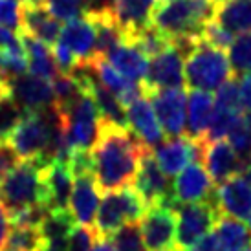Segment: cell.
<instances>
[{
	"instance_id": "1",
	"label": "cell",
	"mask_w": 251,
	"mask_h": 251,
	"mask_svg": "<svg viewBox=\"0 0 251 251\" xmlns=\"http://www.w3.org/2000/svg\"><path fill=\"white\" fill-rule=\"evenodd\" d=\"M147 149L149 147L143 145L128 126H119L101 119L98 141L92 149L98 187L106 193L132 185Z\"/></svg>"
},
{
	"instance_id": "2",
	"label": "cell",
	"mask_w": 251,
	"mask_h": 251,
	"mask_svg": "<svg viewBox=\"0 0 251 251\" xmlns=\"http://www.w3.org/2000/svg\"><path fill=\"white\" fill-rule=\"evenodd\" d=\"M215 0H158L149 24L171 41L181 37H200L205 22L215 19Z\"/></svg>"
},
{
	"instance_id": "3",
	"label": "cell",
	"mask_w": 251,
	"mask_h": 251,
	"mask_svg": "<svg viewBox=\"0 0 251 251\" xmlns=\"http://www.w3.org/2000/svg\"><path fill=\"white\" fill-rule=\"evenodd\" d=\"M42 167L37 160H21L0 180V200L7 211L33 203L46 207Z\"/></svg>"
},
{
	"instance_id": "4",
	"label": "cell",
	"mask_w": 251,
	"mask_h": 251,
	"mask_svg": "<svg viewBox=\"0 0 251 251\" xmlns=\"http://www.w3.org/2000/svg\"><path fill=\"white\" fill-rule=\"evenodd\" d=\"M57 112L63 121L64 134L70 143L72 152H92L98 141L101 118L90 92L83 90L70 105L57 108Z\"/></svg>"
},
{
	"instance_id": "5",
	"label": "cell",
	"mask_w": 251,
	"mask_h": 251,
	"mask_svg": "<svg viewBox=\"0 0 251 251\" xmlns=\"http://www.w3.org/2000/svg\"><path fill=\"white\" fill-rule=\"evenodd\" d=\"M183 74L185 83L191 88L213 92L231 77V64L224 50L215 48L200 39L185 55Z\"/></svg>"
},
{
	"instance_id": "6",
	"label": "cell",
	"mask_w": 251,
	"mask_h": 251,
	"mask_svg": "<svg viewBox=\"0 0 251 251\" xmlns=\"http://www.w3.org/2000/svg\"><path fill=\"white\" fill-rule=\"evenodd\" d=\"M55 119V106L42 112H24L6 143L13 149L19 160H37L42 163Z\"/></svg>"
},
{
	"instance_id": "7",
	"label": "cell",
	"mask_w": 251,
	"mask_h": 251,
	"mask_svg": "<svg viewBox=\"0 0 251 251\" xmlns=\"http://www.w3.org/2000/svg\"><path fill=\"white\" fill-rule=\"evenodd\" d=\"M147 209L149 205L134 185L106 191L96 215V229L99 237L110 238L125 224L141 220Z\"/></svg>"
},
{
	"instance_id": "8",
	"label": "cell",
	"mask_w": 251,
	"mask_h": 251,
	"mask_svg": "<svg viewBox=\"0 0 251 251\" xmlns=\"http://www.w3.org/2000/svg\"><path fill=\"white\" fill-rule=\"evenodd\" d=\"M220 211L216 207L215 195L211 200L195 203H183L176 209V251H189L193 246L211 233L220 218Z\"/></svg>"
},
{
	"instance_id": "9",
	"label": "cell",
	"mask_w": 251,
	"mask_h": 251,
	"mask_svg": "<svg viewBox=\"0 0 251 251\" xmlns=\"http://www.w3.org/2000/svg\"><path fill=\"white\" fill-rule=\"evenodd\" d=\"M176 207L171 203L151 205L141 216V237L147 251H176Z\"/></svg>"
},
{
	"instance_id": "10",
	"label": "cell",
	"mask_w": 251,
	"mask_h": 251,
	"mask_svg": "<svg viewBox=\"0 0 251 251\" xmlns=\"http://www.w3.org/2000/svg\"><path fill=\"white\" fill-rule=\"evenodd\" d=\"M145 96L151 99L154 112L160 119V125L165 136L176 138L185 132V103L187 94L181 88H158L147 90Z\"/></svg>"
},
{
	"instance_id": "11",
	"label": "cell",
	"mask_w": 251,
	"mask_h": 251,
	"mask_svg": "<svg viewBox=\"0 0 251 251\" xmlns=\"http://www.w3.org/2000/svg\"><path fill=\"white\" fill-rule=\"evenodd\" d=\"M215 195V181L211 180L207 169L198 161H191V165L176 175L175 183L171 185V203L183 205L211 200Z\"/></svg>"
},
{
	"instance_id": "12",
	"label": "cell",
	"mask_w": 251,
	"mask_h": 251,
	"mask_svg": "<svg viewBox=\"0 0 251 251\" xmlns=\"http://www.w3.org/2000/svg\"><path fill=\"white\" fill-rule=\"evenodd\" d=\"M183 59L185 55L175 42L165 51L152 57L149 64V72L143 81V90H158V88H181L185 84L183 74Z\"/></svg>"
},
{
	"instance_id": "13",
	"label": "cell",
	"mask_w": 251,
	"mask_h": 251,
	"mask_svg": "<svg viewBox=\"0 0 251 251\" xmlns=\"http://www.w3.org/2000/svg\"><path fill=\"white\" fill-rule=\"evenodd\" d=\"M203 141L191 140L189 136H176L156 145L154 158L167 176L180 175L191 161L202 160Z\"/></svg>"
},
{
	"instance_id": "14",
	"label": "cell",
	"mask_w": 251,
	"mask_h": 251,
	"mask_svg": "<svg viewBox=\"0 0 251 251\" xmlns=\"http://www.w3.org/2000/svg\"><path fill=\"white\" fill-rule=\"evenodd\" d=\"M134 189L140 193L149 207L163 202L171 203V183L154 158L152 149H147L141 158L140 171L134 180Z\"/></svg>"
},
{
	"instance_id": "15",
	"label": "cell",
	"mask_w": 251,
	"mask_h": 251,
	"mask_svg": "<svg viewBox=\"0 0 251 251\" xmlns=\"http://www.w3.org/2000/svg\"><path fill=\"white\" fill-rule=\"evenodd\" d=\"M215 202L220 215L233 216L242 222L251 218V185L244 176L235 175L222 181L215 191Z\"/></svg>"
},
{
	"instance_id": "16",
	"label": "cell",
	"mask_w": 251,
	"mask_h": 251,
	"mask_svg": "<svg viewBox=\"0 0 251 251\" xmlns=\"http://www.w3.org/2000/svg\"><path fill=\"white\" fill-rule=\"evenodd\" d=\"M9 90H11V98L21 106L22 112H42L55 105L51 83L31 74L17 77L9 84Z\"/></svg>"
},
{
	"instance_id": "17",
	"label": "cell",
	"mask_w": 251,
	"mask_h": 251,
	"mask_svg": "<svg viewBox=\"0 0 251 251\" xmlns=\"http://www.w3.org/2000/svg\"><path fill=\"white\" fill-rule=\"evenodd\" d=\"M99 209V187L94 171L74 175V189L70 196V211L79 226L92 227Z\"/></svg>"
},
{
	"instance_id": "18",
	"label": "cell",
	"mask_w": 251,
	"mask_h": 251,
	"mask_svg": "<svg viewBox=\"0 0 251 251\" xmlns=\"http://www.w3.org/2000/svg\"><path fill=\"white\" fill-rule=\"evenodd\" d=\"M126 123H128V128L138 136V140L149 149L160 145L165 138V132L160 125V119L156 116L152 103L147 96H141L134 103L128 105Z\"/></svg>"
},
{
	"instance_id": "19",
	"label": "cell",
	"mask_w": 251,
	"mask_h": 251,
	"mask_svg": "<svg viewBox=\"0 0 251 251\" xmlns=\"http://www.w3.org/2000/svg\"><path fill=\"white\" fill-rule=\"evenodd\" d=\"M42 181H44V189H46V209H68L72 189H74V173H72L70 163L51 161L48 165H44Z\"/></svg>"
},
{
	"instance_id": "20",
	"label": "cell",
	"mask_w": 251,
	"mask_h": 251,
	"mask_svg": "<svg viewBox=\"0 0 251 251\" xmlns=\"http://www.w3.org/2000/svg\"><path fill=\"white\" fill-rule=\"evenodd\" d=\"M57 42L70 50L79 64L90 63L96 55V26L86 15L68 21Z\"/></svg>"
},
{
	"instance_id": "21",
	"label": "cell",
	"mask_w": 251,
	"mask_h": 251,
	"mask_svg": "<svg viewBox=\"0 0 251 251\" xmlns=\"http://www.w3.org/2000/svg\"><path fill=\"white\" fill-rule=\"evenodd\" d=\"M202 160L215 185H220L222 181L229 180L231 176L242 173V163H240L238 154L224 140L213 141V143L203 141Z\"/></svg>"
},
{
	"instance_id": "22",
	"label": "cell",
	"mask_w": 251,
	"mask_h": 251,
	"mask_svg": "<svg viewBox=\"0 0 251 251\" xmlns=\"http://www.w3.org/2000/svg\"><path fill=\"white\" fill-rule=\"evenodd\" d=\"M90 66L99 83L103 84L105 88H108L119 99V103L123 106H128L138 98L145 96L143 83H136V81H130L125 75H121L105 57H92Z\"/></svg>"
},
{
	"instance_id": "23",
	"label": "cell",
	"mask_w": 251,
	"mask_h": 251,
	"mask_svg": "<svg viewBox=\"0 0 251 251\" xmlns=\"http://www.w3.org/2000/svg\"><path fill=\"white\" fill-rule=\"evenodd\" d=\"M61 21L50 13L42 4L24 6L22 4V33L35 37L46 46H55L61 37Z\"/></svg>"
},
{
	"instance_id": "24",
	"label": "cell",
	"mask_w": 251,
	"mask_h": 251,
	"mask_svg": "<svg viewBox=\"0 0 251 251\" xmlns=\"http://www.w3.org/2000/svg\"><path fill=\"white\" fill-rule=\"evenodd\" d=\"M215 110V98L211 92L205 90H193L187 96V136L191 140L202 141L209 121Z\"/></svg>"
},
{
	"instance_id": "25",
	"label": "cell",
	"mask_w": 251,
	"mask_h": 251,
	"mask_svg": "<svg viewBox=\"0 0 251 251\" xmlns=\"http://www.w3.org/2000/svg\"><path fill=\"white\" fill-rule=\"evenodd\" d=\"M106 61L116 68V70L125 75L130 81L136 83H143L149 72V61L143 51L128 44V42H121L114 50L108 51V55L105 57Z\"/></svg>"
},
{
	"instance_id": "26",
	"label": "cell",
	"mask_w": 251,
	"mask_h": 251,
	"mask_svg": "<svg viewBox=\"0 0 251 251\" xmlns=\"http://www.w3.org/2000/svg\"><path fill=\"white\" fill-rule=\"evenodd\" d=\"M21 41L26 51V59H28V70L31 75L46 79V81H53L61 70L55 63V57L51 55L50 46L44 42L37 41L35 37L22 33L21 31Z\"/></svg>"
},
{
	"instance_id": "27",
	"label": "cell",
	"mask_w": 251,
	"mask_h": 251,
	"mask_svg": "<svg viewBox=\"0 0 251 251\" xmlns=\"http://www.w3.org/2000/svg\"><path fill=\"white\" fill-rule=\"evenodd\" d=\"M215 21L231 33H251V0L218 2Z\"/></svg>"
},
{
	"instance_id": "28",
	"label": "cell",
	"mask_w": 251,
	"mask_h": 251,
	"mask_svg": "<svg viewBox=\"0 0 251 251\" xmlns=\"http://www.w3.org/2000/svg\"><path fill=\"white\" fill-rule=\"evenodd\" d=\"M75 218H74L70 209L48 211L46 216H44V222L41 226L42 235L48 242V250L64 251L66 240H68L70 233L75 227Z\"/></svg>"
},
{
	"instance_id": "29",
	"label": "cell",
	"mask_w": 251,
	"mask_h": 251,
	"mask_svg": "<svg viewBox=\"0 0 251 251\" xmlns=\"http://www.w3.org/2000/svg\"><path fill=\"white\" fill-rule=\"evenodd\" d=\"M158 0H112V11L123 29L140 28L149 22Z\"/></svg>"
},
{
	"instance_id": "30",
	"label": "cell",
	"mask_w": 251,
	"mask_h": 251,
	"mask_svg": "<svg viewBox=\"0 0 251 251\" xmlns=\"http://www.w3.org/2000/svg\"><path fill=\"white\" fill-rule=\"evenodd\" d=\"M222 250H242L251 246V229L242 220L222 215L215 226Z\"/></svg>"
},
{
	"instance_id": "31",
	"label": "cell",
	"mask_w": 251,
	"mask_h": 251,
	"mask_svg": "<svg viewBox=\"0 0 251 251\" xmlns=\"http://www.w3.org/2000/svg\"><path fill=\"white\" fill-rule=\"evenodd\" d=\"M48 242L41 227H11L2 251H44Z\"/></svg>"
},
{
	"instance_id": "32",
	"label": "cell",
	"mask_w": 251,
	"mask_h": 251,
	"mask_svg": "<svg viewBox=\"0 0 251 251\" xmlns=\"http://www.w3.org/2000/svg\"><path fill=\"white\" fill-rule=\"evenodd\" d=\"M229 138V145L233 151L238 154L240 163H242V171L248 163H251V112H240L233 128L227 134Z\"/></svg>"
},
{
	"instance_id": "33",
	"label": "cell",
	"mask_w": 251,
	"mask_h": 251,
	"mask_svg": "<svg viewBox=\"0 0 251 251\" xmlns=\"http://www.w3.org/2000/svg\"><path fill=\"white\" fill-rule=\"evenodd\" d=\"M238 116H240V112L227 110V108H222V106H215L209 121V128H207V132H205L202 141L213 143V141L224 140L229 134L231 128H233Z\"/></svg>"
},
{
	"instance_id": "34",
	"label": "cell",
	"mask_w": 251,
	"mask_h": 251,
	"mask_svg": "<svg viewBox=\"0 0 251 251\" xmlns=\"http://www.w3.org/2000/svg\"><path fill=\"white\" fill-rule=\"evenodd\" d=\"M231 70L237 75L251 74V33H240L229 46Z\"/></svg>"
},
{
	"instance_id": "35",
	"label": "cell",
	"mask_w": 251,
	"mask_h": 251,
	"mask_svg": "<svg viewBox=\"0 0 251 251\" xmlns=\"http://www.w3.org/2000/svg\"><path fill=\"white\" fill-rule=\"evenodd\" d=\"M112 242L118 251H147L138 222H128L112 235Z\"/></svg>"
},
{
	"instance_id": "36",
	"label": "cell",
	"mask_w": 251,
	"mask_h": 251,
	"mask_svg": "<svg viewBox=\"0 0 251 251\" xmlns=\"http://www.w3.org/2000/svg\"><path fill=\"white\" fill-rule=\"evenodd\" d=\"M22 108L11 96H7L0 101V143H6L7 138L11 136L13 128L19 125L22 118Z\"/></svg>"
},
{
	"instance_id": "37",
	"label": "cell",
	"mask_w": 251,
	"mask_h": 251,
	"mask_svg": "<svg viewBox=\"0 0 251 251\" xmlns=\"http://www.w3.org/2000/svg\"><path fill=\"white\" fill-rule=\"evenodd\" d=\"M50 13L59 21H74L86 15L84 0H44Z\"/></svg>"
},
{
	"instance_id": "38",
	"label": "cell",
	"mask_w": 251,
	"mask_h": 251,
	"mask_svg": "<svg viewBox=\"0 0 251 251\" xmlns=\"http://www.w3.org/2000/svg\"><path fill=\"white\" fill-rule=\"evenodd\" d=\"M99 233L96 227H88V226H75L70 237L66 240L64 251H90L94 244L98 242Z\"/></svg>"
},
{
	"instance_id": "39",
	"label": "cell",
	"mask_w": 251,
	"mask_h": 251,
	"mask_svg": "<svg viewBox=\"0 0 251 251\" xmlns=\"http://www.w3.org/2000/svg\"><path fill=\"white\" fill-rule=\"evenodd\" d=\"M215 106H222L227 110L240 112V92H238V81L237 77H229L224 84L216 88Z\"/></svg>"
},
{
	"instance_id": "40",
	"label": "cell",
	"mask_w": 251,
	"mask_h": 251,
	"mask_svg": "<svg viewBox=\"0 0 251 251\" xmlns=\"http://www.w3.org/2000/svg\"><path fill=\"white\" fill-rule=\"evenodd\" d=\"M202 41H205L207 44L215 46L218 50H226L231 46L233 42V33L227 31L222 24H218L216 21L205 22V26L202 28Z\"/></svg>"
},
{
	"instance_id": "41",
	"label": "cell",
	"mask_w": 251,
	"mask_h": 251,
	"mask_svg": "<svg viewBox=\"0 0 251 251\" xmlns=\"http://www.w3.org/2000/svg\"><path fill=\"white\" fill-rule=\"evenodd\" d=\"M0 26L22 31V6L21 0H0Z\"/></svg>"
},
{
	"instance_id": "42",
	"label": "cell",
	"mask_w": 251,
	"mask_h": 251,
	"mask_svg": "<svg viewBox=\"0 0 251 251\" xmlns=\"http://www.w3.org/2000/svg\"><path fill=\"white\" fill-rule=\"evenodd\" d=\"M0 50H13V51H24L21 41V31L17 33L13 29L0 26Z\"/></svg>"
},
{
	"instance_id": "43",
	"label": "cell",
	"mask_w": 251,
	"mask_h": 251,
	"mask_svg": "<svg viewBox=\"0 0 251 251\" xmlns=\"http://www.w3.org/2000/svg\"><path fill=\"white\" fill-rule=\"evenodd\" d=\"M238 92H240V106L246 112H251V74H244L238 79Z\"/></svg>"
},
{
	"instance_id": "44",
	"label": "cell",
	"mask_w": 251,
	"mask_h": 251,
	"mask_svg": "<svg viewBox=\"0 0 251 251\" xmlns=\"http://www.w3.org/2000/svg\"><path fill=\"white\" fill-rule=\"evenodd\" d=\"M220 248H222V246L218 242L216 233H207V235H203L189 251H220Z\"/></svg>"
},
{
	"instance_id": "45",
	"label": "cell",
	"mask_w": 251,
	"mask_h": 251,
	"mask_svg": "<svg viewBox=\"0 0 251 251\" xmlns=\"http://www.w3.org/2000/svg\"><path fill=\"white\" fill-rule=\"evenodd\" d=\"M9 229H11V222H9V211L7 207L2 203L0 200V251L6 244V238L9 235Z\"/></svg>"
},
{
	"instance_id": "46",
	"label": "cell",
	"mask_w": 251,
	"mask_h": 251,
	"mask_svg": "<svg viewBox=\"0 0 251 251\" xmlns=\"http://www.w3.org/2000/svg\"><path fill=\"white\" fill-rule=\"evenodd\" d=\"M84 4H86V15L88 17L112 11V0H84Z\"/></svg>"
},
{
	"instance_id": "47",
	"label": "cell",
	"mask_w": 251,
	"mask_h": 251,
	"mask_svg": "<svg viewBox=\"0 0 251 251\" xmlns=\"http://www.w3.org/2000/svg\"><path fill=\"white\" fill-rule=\"evenodd\" d=\"M90 251H118V248L114 246V242H112V238H103L99 237L98 242L94 244V248H92Z\"/></svg>"
},
{
	"instance_id": "48",
	"label": "cell",
	"mask_w": 251,
	"mask_h": 251,
	"mask_svg": "<svg viewBox=\"0 0 251 251\" xmlns=\"http://www.w3.org/2000/svg\"><path fill=\"white\" fill-rule=\"evenodd\" d=\"M7 96H11V90H9V86H6V84L0 83V101L4 98H7Z\"/></svg>"
},
{
	"instance_id": "49",
	"label": "cell",
	"mask_w": 251,
	"mask_h": 251,
	"mask_svg": "<svg viewBox=\"0 0 251 251\" xmlns=\"http://www.w3.org/2000/svg\"><path fill=\"white\" fill-rule=\"evenodd\" d=\"M242 175H244V180L251 185V163H248V165H246L244 171H242Z\"/></svg>"
},
{
	"instance_id": "50",
	"label": "cell",
	"mask_w": 251,
	"mask_h": 251,
	"mask_svg": "<svg viewBox=\"0 0 251 251\" xmlns=\"http://www.w3.org/2000/svg\"><path fill=\"white\" fill-rule=\"evenodd\" d=\"M24 6H35V4H42V0H21Z\"/></svg>"
},
{
	"instance_id": "51",
	"label": "cell",
	"mask_w": 251,
	"mask_h": 251,
	"mask_svg": "<svg viewBox=\"0 0 251 251\" xmlns=\"http://www.w3.org/2000/svg\"><path fill=\"white\" fill-rule=\"evenodd\" d=\"M220 251H251V246L250 248H242V250H222V248H220Z\"/></svg>"
},
{
	"instance_id": "52",
	"label": "cell",
	"mask_w": 251,
	"mask_h": 251,
	"mask_svg": "<svg viewBox=\"0 0 251 251\" xmlns=\"http://www.w3.org/2000/svg\"><path fill=\"white\" fill-rule=\"evenodd\" d=\"M216 4H218V2H227V0H215Z\"/></svg>"
},
{
	"instance_id": "53",
	"label": "cell",
	"mask_w": 251,
	"mask_h": 251,
	"mask_svg": "<svg viewBox=\"0 0 251 251\" xmlns=\"http://www.w3.org/2000/svg\"><path fill=\"white\" fill-rule=\"evenodd\" d=\"M44 251H53V250H48V248H46V250H44Z\"/></svg>"
}]
</instances>
